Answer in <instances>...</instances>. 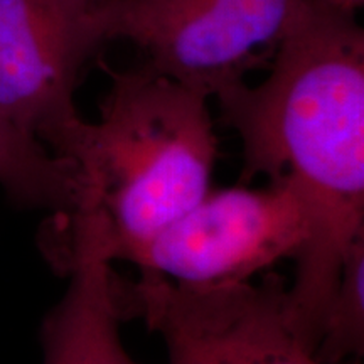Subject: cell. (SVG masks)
Returning a JSON list of instances; mask_svg holds the SVG:
<instances>
[{"label": "cell", "mask_w": 364, "mask_h": 364, "mask_svg": "<svg viewBox=\"0 0 364 364\" xmlns=\"http://www.w3.org/2000/svg\"><path fill=\"white\" fill-rule=\"evenodd\" d=\"M102 66L110 90L98 122L80 118L53 152L78 169L83 193L76 209L103 218L113 262L213 189L218 136L203 93L145 66Z\"/></svg>", "instance_id": "7a4b0ae2"}, {"label": "cell", "mask_w": 364, "mask_h": 364, "mask_svg": "<svg viewBox=\"0 0 364 364\" xmlns=\"http://www.w3.org/2000/svg\"><path fill=\"white\" fill-rule=\"evenodd\" d=\"M364 348V238L346 257L341 279L332 295L318 334L317 358L341 364L361 356Z\"/></svg>", "instance_id": "9c48e42d"}, {"label": "cell", "mask_w": 364, "mask_h": 364, "mask_svg": "<svg viewBox=\"0 0 364 364\" xmlns=\"http://www.w3.org/2000/svg\"><path fill=\"white\" fill-rule=\"evenodd\" d=\"M98 0H0V108L53 152L80 120L75 93L98 48Z\"/></svg>", "instance_id": "8992f818"}, {"label": "cell", "mask_w": 364, "mask_h": 364, "mask_svg": "<svg viewBox=\"0 0 364 364\" xmlns=\"http://www.w3.org/2000/svg\"><path fill=\"white\" fill-rule=\"evenodd\" d=\"M41 248L59 272L70 275L66 294L41 329L44 364H139L118 332L120 314L102 216L86 209L53 216L41 231Z\"/></svg>", "instance_id": "52a82bcc"}, {"label": "cell", "mask_w": 364, "mask_h": 364, "mask_svg": "<svg viewBox=\"0 0 364 364\" xmlns=\"http://www.w3.org/2000/svg\"><path fill=\"white\" fill-rule=\"evenodd\" d=\"M120 318H142L166 343L167 364H324L300 332L284 277L196 290L159 273L112 275Z\"/></svg>", "instance_id": "3957f363"}, {"label": "cell", "mask_w": 364, "mask_h": 364, "mask_svg": "<svg viewBox=\"0 0 364 364\" xmlns=\"http://www.w3.org/2000/svg\"><path fill=\"white\" fill-rule=\"evenodd\" d=\"M309 236L297 194L285 182L265 189H211L198 204L118 260L204 290L245 284L284 258H297Z\"/></svg>", "instance_id": "5b68a950"}, {"label": "cell", "mask_w": 364, "mask_h": 364, "mask_svg": "<svg viewBox=\"0 0 364 364\" xmlns=\"http://www.w3.org/2000/svg\"><path fill=\"white\" fill-rule=\"evenodd\" d=\"M307 0H98L100 43L127 39L145 68L211 98L275 53Z\"/></svg>", "instance_id": "277c9868"}, {"label": "cell", "mask_w": 364, "mask_h": 364, "mask_svg": "<svg viewBox=\"0 0 364 364\" xmlns=\"http://www.w3.org/2000/svg\"><path fill=\"white\" fill-rule=\"evenodd\" d=\"M336 6L349 9V11H358V7L363 6V0H331Z\"/></svg>", "instance_id": "30bf717a"}, {"label": "cell", "mask_w": 364, "mask_h": 364, "mask_svg": "<svg viewBox=\"0 0 364 364\" xmlns=\"http://www.w3.org/2000/svg\"><path fill=\"white\" fill-rule=\"evenodd\" d=\"M0 186L22 208L75 211L83 186L70 159L51 152L0 108Z\"/></svg>", "instance_id": "ba28073f"}, {"label": "cell", "mask_w": 364, "mask_h": 364, "mask_svg": "<svg viewBox=\"0 0 364 364\" xmlns=\"http://www.w3.org/2000/svg\"><path fill=\"white\" fill-rule=\"evenodd\" d=\"M354 12L307 0L267 78L215 97L243 144V179L285 182L306 213L309 236L287 297L316 348L346 257L364 238V31Z\"/></svg>", "instance_id": "6da1fadb"}]
</instances>
